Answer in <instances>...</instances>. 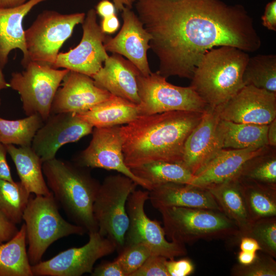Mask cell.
I'll list each match as a JSON object with an SVG mask.
<instances>
[{
    "label": "cell",
    "instance_id": "7dc6e473",
    "mask_svg": "<svg viewBox=\"0 0 276 276\" xmlns=\"http://www.w3.org/2000/svg\"><path fill=\"white\" fill-rule=\"evenodd\" d=\"M257 252H248L240 250L237 255L239 264L242 265H248L252 263L257 256Z\"/></svg>",
    "mask_w": 276,
    "mask_h": 276
},
{
    "label": "cell",
    "instance_id": "f35d334b",
    "mask_svg": "<svg viewBox=\"0 0 276 276\" xmlns=\"http://www.w3.org/2000/svg\"><path fill=\"white\" fill-rule=\"evenodd\" d=\"M166 267L170 276H187L193 273L195 266L193 262L188 258L178 260L168 259Z\"/></svg>",
    "mask_w": 276,
    "mask_h": 276
},
{
    "label": "cell",
    "instance_id": "7bdbcfd3",
    "mask_svg": "<svg viewBox=\"0 0 276 276\" xmlns=\"http://www.w3.org/2000/svg\"><path fill=\"white\" fill-rule=\"evenodd\" d=\"M7 153L5 145L0 143V179L14 182L6 159Z\"/></svg>",
    "mask_w": 276,
    "mask_h": 276
},
{
    "label": "cell",
    "instance_id": "9a60e30c",
    "mask_svg": "<svg viewBox=\"0 0 276 276\" xmlns=\"http://www.w3.org/2000/svg\"><path fill=\"white\" fill-rule=\"evenodd\" d=\"M93 128L74 113L51 114L36 133L31 147L43 163L55 158L65 144L91 133Z\"/></svg>",
    "mask_w": 276,
    "mask_h": 276
},
{
    "label": "cell",
    "instance_id": "30bf717a",
    "mask_svg": "<svg viewBox=\"0 0 276 276\" xmlns=\"http://www.w3.org/2000/svg\"><path fill=\"white\" fill-rule=\"evenodd\" d=\"M157 72L137 76L139 116L172 111L203 112L206 103L190 86L181 87L169 83Z\"/></svg>",
    "mask_w": 276,
    "mask_h": 276
},
{
    "label": "cell",
    "instance_id": "83f0119b",
    "mask_svg": "<svg viewBox=\"0 0 276 276\" xmlns=\"http://www.w3.org/2000/svg\"><path fill=\"white\" fill-rule=\"evenodd\" d=\"M26 245L24 223L11 239L0 244V276H33Z\"/></svg>",
    "mask_w": 276,
    "mask_h": 276
},
{
    "label": "cell",
    "instance_id": "816d5d0a",
    "mask_svg": "<svg viewBox=\"0 0 276 276\" xmlns=\"http://www.w3.org/2000/svg\"><path fill=\"white\" fill-rule=\"evenodd\" d=\"M2 68L0 64V91L2 89L7 88L9 86V83L6 82L4 78Z\"/></svg>",
    "mask_w": 276,
    "mask_h": 276
},
{
    "label": "cell",
    "instance_id": "6da1fadb",
    "mask_svg": "<svg viewBox=\"0 0 276 276\" xmlns=\"http://www.w3.org/2000/svg\"><path fill=\"white\" fill-rule=\"evenodd\" d=\"M137 15L151 35L157 72L191 79L208 50L227 45L257 51L261 40L241 5L222 0H136Z\"/></svg>",
    "mask_w": 276,
    "mask_h": 276
},
{
    "label": "cell",
    "instance_id": "c3c4849f",
    "mask_svg": "<svg viewBox=\"0 0 276 276\" xmlns=\"http://www.w3.org/2000/svg\"><path fill=\"white\" fill-rule=\"evenodd\" d=\"M267 141L269 146L276 147V119L268 124L267 131Z\"/></svg>",
    "mask_w": 276,
    "mask_h": 276
},
{
    "label": "cell",
    "instance_id": "9c48e42d",
    "mask_svg": "<svg viewBox=\"0 0 276 276\" xmlns=\"http://www.w3.org/2000/svg\"><path fill=\"white\" fill-rule=\"evenodd\" d=\"M24 68L12 74L9 86L20 95L26 116L38 114L44 122L50 116L55 94L70 71L34 61H29Z\"/></svg>",
    "mask_w": 276,
    "mask_h": 276
},
{
    "label": "cell",
    "instance_id": "836d02e7",
    "mask_svg": "<svg viewBox=\"0 0 276 276\" xmlns=\"http://www.w3.org/2000/svg\"><path fill=\"white\" fill-rule=\"evenodd\" d=\"M237 177L276 186L275 148L269 147L264 152L248 160Z\"/></svg>",
    "mask_w": 276,
    "mask_h": 276
},
{
    "label": "cell",
    "instance_id": "ac0fdd59",
    "mask_svg": "<svg viewBox=\"0 0 276 276\" xmlns=\"http://www.w3.org/2000/svg\"><path fill=\"white\" fill-rule=\"evenodd\" d=\"M54 96L51 114L79 113L108 99L112 95L96 85L86 75L70 71Z\"/></svg>",
    "mask_w": 276,
    "mask_h": 276
},
{
    "label": "cell",
    "instance_id": "5bb4252c",
    "mask_svg": "<svg viewBox=\"0 0 276 276\" xmlns=\"http://www.w3.org/2000/svg\"><path fill=\"white\" fill-rule=\"evenodd\" d=\"M91 133L89 145L75 158V164L84 168L117 171L148 191L151 190L148 183L135 175L126 165L119 126L94 127Z\"/></svg>",
    "mask_w": 276,
    "mask_h": 276
},
{
    "label": "cell",
    "instance_id": "d6a6232c",
    "mask_svg": "<svg viewBox=\"0 0 276 276\" xmlns=\"http://www.w3.org/2000/svg\"><path fill=\"white\" fill-rule=\"evenodd\" d=\"M30 194L20 181L0 179V214L15 224L21 223Z\"/></svg>",
    "mask_w": 276,
    "mask_h": 276
},
{
    "label": "cell",
    "instance_id": "7a4b0ae2",
    "mask_svg": "<svg viewBox=\"0 0 276 276\" xmlns=\"http://www.w3.org/2000/svg\"><path fill=\"white\" fill-rule=\"evenodd\" d=\"M203 113L172 111L139 116L120 126L127 167L131 169L157 161L182 163L186 141Z\"/></svg>",
    "mask_w": 276,
    "mask_h": 276
},
{
    "label": "cell",
    "instance_id": "b9f144b4",
    "mask_svg": "<svg viewBox=\"0 0 276 276\" xmlns=\"http://www.w3.org/2000/svg\"><path fill=\"white\" fill-rule=\"evenodd\" d=\"M16 224L0 214V244L11 239L18 232Z\"/></svg>",
    "mask_w": 276,
    "mask_h": 276
},
{
    "label": "cell",
    "instance_id": "60d3db41",
    "mask_svg": "<svg viewBox=\"0 0 276 276\" xmlns=\"http://www.w3.org/2000/svg\"><path fill=\"white\" fill-rule=\"evenodd\" d=\"M261 19L265 27L271 31H276V0L267 4Z\"/></svg>",
    "mask_w": 276,
    "mask_h": 276
},
{
    "label": "cell",
    "instance_id": "d590c367",
    "mask_svg": "<svg viewBox=\"0 0 276 276\" xmlns=\"http://www.w3.org/2000/svg\"><path fill=\"white\" fill-rule=\"evenodd\" d=\"M153 254L150 247L140 243L124 246L116 260L119 262L126 276H131Z\"/></svg>",
    "mask_w": 276,
    "mask_h": 276
},
{
    "label": "cell",
    "instance_id": "f6af8a7d",
    "mask_svg": "<svg viewBox=\"0 0 276 276\" xmlns=\"http://www.w3.org/2000/svg\"><path fill=\"white\" fill-rule=\"evenodd\" d=\"M116 10L113 3L109 0H101L95 7L97 14L102 18L116 14Z\"/></svg>",
    "mask_w": 276,
    "mask_h": 276
},
{
    "label": "cell",
    "instance_id": "d4e9b609",
    "mask_svg": "<svg viewBox=\"0 0 276 276\" xmlns=\"http://www.w3.org/2000/svg\"><path fill=\"white\" fill-rule=\"evenodd\" d=\"M77 116L93 127L127 124L139 116L138 104L111 95L108 99Z\"/></svg>",
    "mask_w": 276,
    "mask_h": 276
},
{
    "label": "cell",
    "instance_id": "44dd1931",
    "mask_svg": "<svg viewBox=\"0 0 276 276\" xmlns=\"http://www.w3.org/2000/svg\"><path fill=\"white\" fill-rule=\"evenodd\" d=\"M140 74L130 61L120 55L112 53L91 78L97 86L111 95L139 104L140 100L137 76Z\"/></svg>",
    "mask_w": 276,
    "mask_h": 276
},
{
    "label": "cell",
    "instance_id": "d6986e66",
    "mask_svg": "<svg viewBox=\"0 0 276 276\" xmlns=\"http://www.w3.org/2000/svg\"><path fill=\"white\" fill-rule=\"evenodd\" d=\"M219 120L217 111L208 107L186 141L182 163L194 175L221 149L217 134Z\"/></svg>",
    "mask_w": 276,
    "mask_h": 276
},
{
    "label": "cell",
    "instance_id": "ee69618b",
    "mask_svg": "<svg viewBox=\"0 0 276 276\" xmlns=\"http://www.w3.org/2000/svg\"><path fill=\"white\" fill-rule=\"evenodd\" d=\"M120 23L116 14L103 18L101 22L100 28L106 34H112L118 31Z\"/></svg>",
    "mask_w": 276,
    "mask_h": 276
},
{
    "label": "cell",
    "instance_id": "ba28073f",
    "mask_svg": "<svg viewBox=\"0 0 276 276\" xmlns=\"http://www.w3.org/2000/svg\"><path fill=\"white\" fill-rule=\"evenodd\" d=\"M86 14H62L45 10L39 13L31 26L25 30L28 62L48 64L55 63L59 51L72 35L74 28L82 24Z\"/></svg>",
    "mask_w": 276,
    "mask_h": 276
},
{
    "label": "cell",
    "instance_id": "7402d4cb",
    "mask_svg": "<svg viewBox=\"0 0 276 276\" xmlns=\"http://www.w3.org/2000/svg\"><path fill=\"white\" fill-rule=\"evenodd\" d=\"M149 199L157 210L179 206L221 211L208 189L190 184L170 182L154 187L149 191Z\"/></svg>",
    "mask_w": 276,
    "mask_h": 276
},
{
    "label": "cell",
    "instance_id": "f1b7e54d",
    "mask_svg": "<svg viewBox=\"0 0 276 276\" xmlns=\"http://www.w3.org/2000/svg\"><path fill=\"white\" fill-rule=\"evenodd\" d=\"M131 170L137 177L148 183L151 189L154 187L170 182L190 184L194 177L182 163L153 162Z\"/></svg>",
    "mask_w": 276,
    "mask_h": 276
},
{
    "label": "cell",
    "instance_id": "3957f363",
    "mask_svg": "<svg viewBox=\"0 0 276 276\" xmlns=\"http://www.w3.org/2000/svg\"><path fill=\"white\" fill-rule=\"evenodd\" d=\"M83 168L56 157L42 164L47 186L59 206L88 234L98 231L93 204L100 184Z\"/></svg>",
    "mask_w": 276,
    "mask_h": 276
},
{
    "label": "cell",
    "instance_id": "4fadbf2b",
    "mask_svg": "<svg viewBox=\"0 0 276 276\" xmlns=\"http://www.w3.org/2000/svg\"><path fill=\"white\" fill-rule=\"evenodd\" d=\"M95 9H89L82 24L83 34L80 43L67 52H60L52 67L63 68L94 76L109 57L104 48L108 35L104 33L97 21Z\"/></svg>",
    "mask_w": 276,
    "mask_h": 276
},
{
    "label": "cell",
    "instance_id": "4dcf8cb0",
    "mask_svg": "<svg viewBox=\"0 0 276 276\" xmlns=\"http://www.w3.org/2000/svg\"><path fill=\"white\" fill-rule=\"evenodd\" d=\"M242 80L244 86L251 85L276 93V55L258 54L249 57Z\"/></svg>",
    "mask_w": 276,
    "mask_h": 276
},
{
    "label": "cell",
    "instance_id": "277c9868",
    "mask_svg": "<svg viewBox=\"0 0 276 276\" xmlns=\"http://www.w3.org/2000/svg\"><path fill=\"white\" fill-rule=\"evenodd\" d=\"M249 58L247 52L236 47L212 48L197 65L190 86L208 107L216 109L244 86L242 77Z\"/></svg>",
    "mask_w": 276,
    "mask_h": 276
},
{
    "label": "cell",
    "instance_id": "e575fe53",
    "mask_svg": "<svg viewBox=\"0 0 276 276\" xmlns=\"http://www.w3.org/2000/svg\"><path fill=\"white\" fill-rule=\"evenodd\" d=\"M244 236L255 239L261 248V251L276 258V217L254 221Z\"/></svg>",
    "mask_w": 276,
    "mask_h": 276
},
{
    "label": "cell",
    "instance_id": "681fc988",
    "mask_svg": "<svg viewBox=\"0 0 276 276\" xmlns=\"http://www.w3.org/2000/svg\"><path fill=\"white\" fill-rule=\"evenodd\" d=\"M135 1L136 0H112V3L116 10L121 12L125 7L131 9Z\"/></svg>",
    "mask_w": 276,
    "mask_h": 276
},
{
    "label": "cell",
    "instance_id": "4316f807",
    "mask_svg": "<svg viewBox=\"0 0 276 276\" xmlns=\"http://www.w3.org/2000/svg\"><path fill=\"white\" fill-rule=\"evenodd\" d=\"M268 125L235 123L220 119L217 134L221 149H243L268 146Z\"/></svg>",
    "mask_w": 276,
    "mask_h": 276
},
{
    "label": "cell",
    "instance_id": "52a82bcc",
    "mask_svg": "<svg viewBox=\"0 0 276 276\" xmlns=\"http://www.w3.org/2000/svg\"><path fill=\"white\" fill-rule=\"evenodd\" d=\"M137 184L121 174L110 175L100 184L93 204L98 232L116 244L120 252L124 248L129 220L126 203Z\"/></svg>",
    "mask_w": 276,
    "mask_h": 276
},
{
    "label": "cell",
    "instance_id": "f907efd6",
    "mask_svg": "<svg viewBox=\"0 0 276 276\" xmlns=\"http://www.w3.org/2000/svg\"><path fill=\"white\" fill-rule=\"evenodd\" d=\"M29 0H0V8H11L21 5Z\"/></svg>",
    "mask_w": 276,
    "mask_h": 276
},
{
    "label": "cell",
    "instance_id": "484cf974",
    "mask_svg": "<svg viewBox=\"0 0 276 276\" xmlns=\"http://www.w3.org/2000/svg\"><path fill=\"white\" fill-rule=\"evenodd\" d=\"M20 178V181L31 194L48 195L51 193L42 172L43 162L31 146L16 147L5 145Z\"/></svg>",
    "mask_w": 276,
    "mask_h": 276
},
{
    "label": "cell",
    "instance_id": "ffe728a7",
    "mask_svg": "<svg viewBox=\"0 0 276 276\" xmlns=\"http://www.w3.org/2000/svg\"><path fill=\"white\" fill-rule=\"evenodd\" d=\"M222 149L198 172L190 185L207 189L237 177L245 163L269 147Z\"/></svg>",
    "mask_w": 276,
    "mask_h": 276
},
{
    "label": "cell",
    "instance_id": "7c38bea8",
    "mask_svg": "<svg viewBox=\"0 0 276 276\" xmlns=\"http://www.w3.org/2000/svg\"><path fill=\"white\" fill-rule=\"evenodd\" d=\"M87 243L63 250L31 266L33 276H80L91 273L96 261L117 250L116 243L98 231L88 233Z\"/></svg>",
    "mask_w": 276,
    "mask_h": 276
},
{
    "label": "cell",
    "instance_id": "ab89813d",
    "mask_svg": "<svg viewBox=\"0 0 276 276\" xmlns=\"http://www.w3.org/2000/svg\"><path fill=\"white\" fill-rule=\"evenodd\" d=\"M93 276H126L117 260L98 265L90 273Z\"/></svg>",
    "mask_w": 276,
    "mask_h": 276
},
{
    "label": "cell",
    "instance_id": "cb8c5ba5",
    "mask_svg": "<svg viewBox=\"0 0 276 276\" xmlns=\"http://www.w3.org/2000/svg\"><path fill=\"white\" fill-rule=\"evenodd\" d=\"M221 211L238 228L239 233L233 240L239 241L249 231L252 221L246 205L242 186L237 177L207 188Z\"/></svg>",
    "mask_w": 276,
    "mask_h": 276
},
{
    "label": "cell",
    "instance_id": "8d00e7d4",
    "mask_svg": "<svg viewBox=\"0 0 276 276\" xmlns=\"http://www.w3.org/2000/svg\"><path fill=\"white\" fill-rule=\"evenodd\" d=\"M231 274L234 276H275L276 262L274 258L265 253L257 254L255 260L248 265H234Z\"/></svg>",
    "mask_w": 276,
    "mask_h": 276
},
{
    "label": "cell",
    "instance_id": "e0dca14e",
    "mask_svg": "<svg viewBox=\"0 0 276 276\" xmlns=\"http://www.w3.org/2000/svg\"><path fill=\"white\" fill-rule=\"evenodd\" d=\"M121 12L122 27L114 37L108 36L104 48L107 52L125 57L142 75L148 76L152 73L147 58L151 36L131 9L125 7Z\"/></svg>",
    "mask_w": 276,
    "mask_h": 276
},
{
    "label": "cell",
    "instance_id": "74e56055",
    "mask_svg": "<svg viewBox=\"0 0 276 276\" xmlns=\"http://www.w3.org/2000/svg\"><path fill=\"white\" fill-rule=\"evenodd\" d=\"M168 259L152 255L131 276H170L166 267Z\"/></svg>",
    "mask_w": 276,
    "mask_h": 276
},
{
    "label": "cell",
    "instance_id": "f546056e",
    "mask_svg": "<svg viewBox=\"0 0 276 276\" xmlns=\"http://www.w3.org/2000/svg\"><path fill=\"white\" fill-rule=\"evenodd\" d=\"M238 179L242 186L247 209L253 222L276 216V186Z\"/></svg>",
    "mask_w": 276,
    "mask_h": 276
},
{
    "label": "cell",
    "instance_id": "2e32d148",
    "mask_svg": "<svg viewBox=\"0 0 276 276\" xmlns=\"http://www.w3.org/2000/svg\"><path fill=\"white\" fill-rule=\"evenodd\" d=\"M215 109L221 120L239 123L268 125L276 119V93L246 85Z\"/></svg>",
    "mask_w": 276,
    "mask_h": 276
},
{
    "label": "cell",
    "instance_id": "8fae6325",
    "mask_svg": "<svg viewBox=\"0 0 276 276\" xmlns=\"http://www.w3.org/2000/svg\"><path fill=\"white\" fill-rule=\"evenodd\" d=\"M148 199L149 191L135 190L129 196L126 211L129 224L124 246L143 243L150 247L153 255L163 256L168 259L186 255L187 251L185 244L168 241L160 223L147 216L144 205Z\"/></svg>",
    "mask_w": 276,
    "mask_h": 276
},
{
    "label": "cell",
    "instance_id": "8992f818",
    "mask_svg": "<svg viewBox=\"0 0 276 276\" xmlns=\"http://www.w3.org/2000/svg\"><path fill=\"white\" fill-rule=\"evenodd\" d=\"M158 210L165 235L172 241L185 244L201 239H233L239 233L236 224L221 211L179 206Z\"/></svg>",
    "mask_w": 276,
    "mask_h": 276
},
{
    "label": "cell",
    "instance_id": "bcb514c9",
    "mask_svg": "<svg viewBox=\"0 0 276 276\" xmlns=\"http://www.w3.org/2000/svg\"><path fill=\"white\" fill-rule=\"evenodd\" d=\"M239 241L240 250L248 252L261 251V248L257 241L251 237H242Z\"/></svg>",
    "mask_w": 276,
    "mask_h": 276
},
{
    "label": "cell",
    "instance_id": "1f68e13d",
    "mask_svg": "<svg viewBox=\"0 0 276 276\" xmlns=\"http://www.w3.org/2000/svg\"><path fill=\"white\" fill-rule=\"evenodd\" d=\"M44 123L38 114H33L16 120L0 117V143L4 145L31 146L38 130Z\"/></svg>",
    "mask_w": 276,
    "mask_h": 276
},
{
    "label": "cell",
    "instance_id": "5b68a950",
    "mask_svg": "<svg viewBox=\"0 0 276 276\" xmlns=\"http://www.w3.org/2000/svg\"><path fill=\"white\" fill-rule=\"evenodd\" d=\"M53 193L30 197L22 215L26 226L28 256L30 264L35 265L49 247L62 238L87 233L82 227L65 220Z\"/></svg>",
    "mask_w": 276,
    "mask_h": 276
},
{
    "label": "cell",
    "instance_id": "f5cc1de1",
    "mask_svg": "<svg viewBox=\"0 0 276 276\" xmlns=\"http://www.w3.org/2000/svg\"><path fill=\"white\" fill-rule=\"evenodd\" d=\"M1 104V98H0V105Z\"/></svg>",
    "mask_w": 276,
    "mask_h": 276
},
{
    "label": "cell",
    "instance_id": "603a6c76",
    "mask_svg": "<svg viewBox=\"0 0 276 276\" xmlns=\"http://www.w3.org/2000/svg\"><path fill=\"white\" fill-rule=\"evenodd\" d=\"M46 1L29 0L18 6L0 8V64L2 68L7 63L9 53L15 49H19L23 54L22 65L25 67L28 64L23 19L34 7Z\"/></svg>",
    "mask_w": 276,
    "mask_h": 276
}]
</instances>
